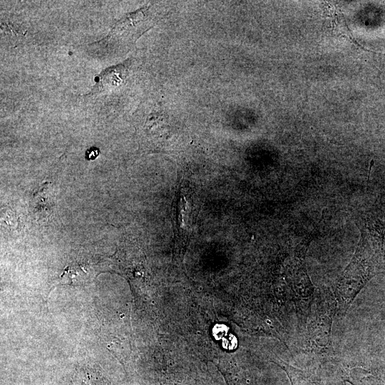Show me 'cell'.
Listing matches in <instances>:
<instances>
[{"mask_svg":"<svg viewBox=\"0 0 385 385\" xmlns=\"http://www.w3.org/2000/svg\"><path fill=\"white\" fill-rule=\"evenodd\" d=\"M385 268V230L366 225L357 250L337 286L339 309L345 313L360 289L381 270Z\"/></svg>","mask_w":385,"mask_h":385,"instance_id":"6da1fadb","label":"cell"},{"mask_svg":"<svg viewBox=\"0 0 385 385\" xmlns=\"http://www.w3.org/2000/svg\"><path fill=\"white\" fill-rule=\"evenodd\" d=\"M153 24L147 7L128 14L113 27L107 37L99 43L108 50L115 47H128Z\"/></svg>","mask_w":385,"mask_h":385,"instance_id":"7a4b0ae2","label":"cell"},{"mask_svg":"<svg viewBox=\"0 0 385 385\" xmlns=\"http://www.w3.org/2000/svg\"><path fill=\"white\" fill-rule=\"evenodd\" d=\"M316 309L312 316L309 332L314 344L319 346L329 344L334 303L329 296H317Z\"/></svg>","mask_w":385,"mask_h":385,"instance_id":"3957f363","label":"cell"},{"mask_svg":"<svg viewBox=\"0 0 385 385\" xmlns=\"http://www.w3.org/2000/svg\"><path fill=\"white\" fill-rule=\"evenodd\" d=\"M34 195L32 207L38 218L48 217L53 206V197L51 187L44 183Z\"/></svg>","mask_w":385,"mask_h":385,"instance_id":"277c9868","label":"cell"},{"mask_svg":"<svg viewBox=\"0 0 385 385\" xmlns=\"http://www.w3.org/2000/svg\"><path fill=\"white\" fill-rule=\"evenodd\" d=\"M282 367L287 374L291 385H321L316 377L307 371L299 370L286 364Z\"/></svg>","mask_w":385,"mask_h":385,"instance_id":"5b68a950","label":"cell"},{"mask_svg":"<svg viewBox=\"0 0 385 385\" xmlns=\"http://www.w3.org/2000/svg\"><path fill=\"white\" fill-rule=\"evenodd\" d=\"M349 381L352 385H385L379 379L360 368L351 370Z\"/></svg>","mask_w":385,"mask_h":385,"instance_id":"8992f818","label":"cell"},{"mask_svg":"<svg viewBox=\"0 0 385 385\" xmlns=\"http://www.w3.org/2000/svg\"><path fill=\"white\" fill-rule=\"evenodd\" d=\"M98 153H99V152H98V150L97 148H90L89 150H87V152H86V158L88 160L95 159L98 156Z\"/></svg>","mask_w":385,"mask_h":385,"instance_id":"52a82bcc","label":"cell"}]
</instances>
